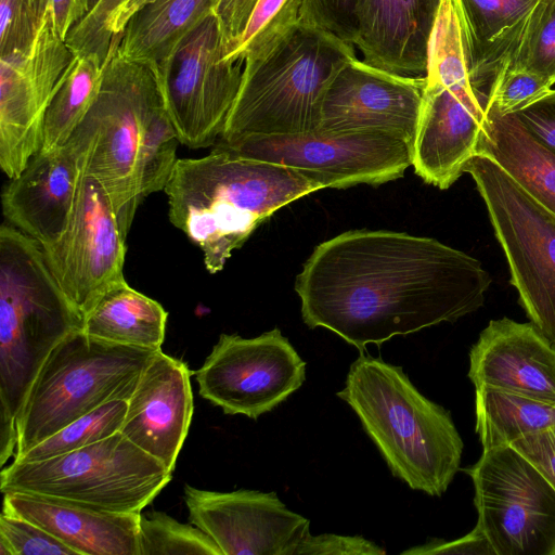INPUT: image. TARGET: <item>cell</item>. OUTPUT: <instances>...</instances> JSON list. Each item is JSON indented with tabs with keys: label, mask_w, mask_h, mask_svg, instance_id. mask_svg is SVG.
Segmentation results:
<instances>
[{
	"label": "cell",
	"mask_w": 555,
	"mask_h": 555,
	"mask_svg": "<svg viewBox=\"0 0 555 555\" xmlns=\"http://www.w3.org/2000/svg\"><path fill=\"white\" fill-rule=\"evenodd\" d=\"M127 0H99L65 39L76 56L93 54L105 64L113 40V21Z\"/></svg>",
	"instance_id": "d590c367"
},
{
	"label": "cell",
	"mask_w": 555,
	"mask_h": 555,
	"mask_svg": "<svg viewBox=\"0 0 555 555\" xmlns=\"http://www.w3.org/2000/svg\"><path fill=\"white\" fill-rule=\"evenodd\" d=\"M218 0H153L128 20L118 53L130 61L159 65L178 43L215 12Z\"/></svg>",
	"instance_id": "4316f807"
},
{
	"label": "cell",
	"mask_w": 555,
	"mask_h": 555,
	"mask_svg": "<svg viewBox=\"0 0 555 555\" xmlns=\"http://www.w3.org/2000/svg\"><path fill=\"white\" fill-rule=\"evenodd\" d=\"M53 26L62 39L87 14L83 0H50Z\"/></svg>",
	"instance_id": "f6af8a7d"
},
{
	"label": "cell",
	"mask_w": 555,
	"mask_h": 555,
	"mask_svg": "<svg viewBox=\"0 0 555 555\" xmlns=\"http://www.w3.org/2000/svg\"><path fill=\"white\" fill-rule=\"evenodd\" d=\"M336 395L358 415L393 476L431 496L447 491L460 469L462 438L450 413L423 396L401 366L360 352Z\"/></svg>",
	"instance_id": "3957f363"
},
{
	"label": "cell",
	"mask_w": 555,
	"mask_h": 555,
	"mask_svg": "<svg viewBox=\"0 0 555 555\" xmlns=\"http://www.w3.org/2000/svg\"><path fill=\"white\" fill-rule=\"evenodd\" d=\"M167 318L158 301L122 280L109 286L83 315L82 331L113 344L162 350Z\"/></svg>",
	"instance_id": "484cf974"
},
{
	"label": "cell",
	"mask_w": 555,
	"mask_h": 555,
	"mask_svg": "<svg viewBox=\"0 0 555 555\" xmlns=\"http://www.w3.org/2000/svg\"><path fill=\"white\" fill-rule=\"evenodd\" d=\"M2 494L3 512L38 525L78 555H140L141 513L98 511L21 492Z\"/></svg>",
	"instance_id": "603a6c76"
},
{
	"label": "cell",
	"mask_w": 555,
	"mask_h": 555,
	"mask_svg": "<svg viewBox=\"0 0 555 555\" xmlns=\"http://www.w3.org/2000/svg\"><path fill=\"white\" fill-rule=\"evenodd\" d=\"M550 80L521 69L504 72L492 85L488 102L503 115L515 114L553 89Z\"/></svg>",
	"instance_id": "74e56055"
},
{
	"label": "cell",
	"mask_w": 555,
	"mask_h": 555,
	"mask_svg": "<svg viewBox=\"0 0 555 555\" xmlns=\"http://www.w3.org/2000/svg\"><path fill=\"white\" fill-rule=\"evenodd\" d=\"M178 143L175 126L162 104L150 117L139 145L137 181L140 201L166 188L178 162Z\"/></svg>",
	"instance_id": "f546056e"
},
{
	"label": "cell",
	"mask_w": 555,
	"mask_h": 555,
	"mask_svg": "<svg viewBox=\"0 0 555 555\" xmlns=\"http://www.w3.org/2000/svg\"><path fill=\"white\" fill-rule=\"evenodd\" d=\"M475 415L483 451L555 426V404L487 385L475 386Z\"/></svg>",
	"instance_id": "83f0119b"
},
{
	"label": "cell",
	"mask_w": 555,
	"mask_h": 555,
	"mask_svg": "<svg viewBox=\"0 0 555 555\" xmlns=\"http://www.w3.org/2000/svg\"><path fill=\"white\" fill-rule=\"evenodd\" d=\"M385 550L362 537L310 534L299 555H384Z\"/></svg>",
	"instance_id": "ab89813d"
},
{
	"label": "cell",
	"mask_w": 555,
	"mask_h": 555,
	"mask_svg": "<svg viewBox=\"0 0 555 555\" xmlns=\"http://www.w3.org/2000/svg\"><path fill=\"white\" fill-rule=\"evenodd\" d=\"M354 51L334 34L299 22L261 57L244 63L218 141L318 131L325 92Z\"/></svg>",
	"instance_id": "5b68a950"
},
{
	"label": "cell",
	"mask_w": 555,
	"mask_h": 555,
	"mask_svg": "<svg viewBox=\"0 0 555 555\" xmlns=\"http://www.w3.org/2000/svg\"><path fill=\"white\" fill-rule=\"evenodd\" d=\"M83 330V315L54 278L42 247L0 228V416L15 420L50 352Z\"/></svg>",
	"instance_id": "277c9868"
},
{
	"label": "cell",
	"mask_w": 555,
	"mask_h": 555,
	"mask_svg": "<svg viewBox=\"0 0 555 555\" xmlns=\"http://www.w3.org/2000/svg\"><path fill=\"white\" fill-rule=\"evenodd\" d=\"M244 62L227 57L215 12L156 66L166 111L180 143L205 149L220 139L237 96Z\"/></svg>",
	"instance_id": "8fae6325"
},
{
	"label": "cell",
	"mask_w": 555,
	"mask_h": 555,
	"mask_svg": "<svg viewBox=\"0 0 555 555\" xmlns=\"http://www.w3.org/2000/svg\"><path fill=\"white\" fill-rule=\"evenodd\" d=\"M0 555H78L38 525L7 512L0 516Z\"/></svg>",
	"instance_id": "8d00e7d4"
},
{
	"label": "cell",
	"mask_w": 555,
	"mask_h": 555,
	"mask_svg": "<svg viewBox=\"0 0 555 555\" xmlns=\"http://www.w3.org/2000/svg\"><path fill=\"white\" fill-rule=\"evenodd\" d=\"M217 143L244 157L291 167L323 189L379 185L401 178L412 165V144L385 131L248 135Z\"/></svg>",
	"instance_id": "4fadbf2b"
},
{
	"label": "cell",
	"mask_w": 555,
	"mask_h": 555,
	"mask_svg": "<svg viewBox=\"0 0 555 555\" xmlns=\"http://www.w3.org/2000/svg\"><path fill=\"white\" fill-rule=\"evenodd\" d=\"M194 374L198 393L224 414L257 420L302 386L306 362L275 327L251 338L221 334Z\"/></svg>",
	"instance_id": "5bb4252c"
},
{
	"label": "cell",
	"mask_w": 555,
	"mask_h": 555,
	"mask_svg": "<svg viewBox=\"0 0 555 555\" xmlns=\"http://www.w3.org/2000/svg\"><path fill=\"white\" fill-rule=\"evenodd\" d=\"M441 0H359L354 47L363 61L406 77H424Z\"/></svg>",
	"instance_id": "7402d4cb"
},
{
	"label": "cell",
	"mask_w": 555,
	"mask_h": 555,
	"mask_svg": "<svg viewBox=\"0 0 555 555\" xmlns=\"http://www.w3.org/2000/svg\"><path fill=\"white\" fill-rule=\"evenodd\" d=\"M468 377L555 404V345L531 322L491 320L469 351Z\"/></svg>",
	"instance_id": "44dd1931"
},
{
	"label": "cell",
	"mask_w": 555,
	"mask_h": 555,
	"mask_svg": "<svg viewBox=\"0 0 555 555\" xmlns=\"http://www.w3.org/2000/svg\"><path fill=\"white\" fill-rule=\"evenodd\" d=\"M424 77L412 166L426 183L447 190L476 155L488 103V95L473 85L463 22L452 8L437 15Z\"/></svg>",
	"instance_id": "8992f818"
},
{
	"label": "cell",
	"mask_w": 555,
	"mask_h": 555,
	"mask_svg": "<svg viewBox=\"0 0 555 555\" xmlns=\"http://www.w3.org/2000/svg\"><path fill=\"white\" fill-rule=\"evenodd\" d=\"M320 189L302 171L216 143L203 157L178 158L164 192L170 222L201 248L214 274L278 209Z\"/></svg>",
	"instance_id": "7a4b0ae2"
},
{
	"label": "cell",
	"mask_w": 555,
	"mask_h": 555,
	"mask_svg": "<svg viewBox=\"0 0 555 555\" xmlns=\"http://www.w3.org/2000/svg\"><path fill=\"white\" fill-rule=\"evenodd\" d=\"M128 400H115L75 420L13 460L41 461L75 451L120 430Z\"/></svg>",
	"instance_id": "4dcf8cb0"
},
{
	"label": "cell",
	"mask_w": 555,
	"mask_h": 555,
	"mask_svg": "<svg viewBox=\"0 0 555 555\" xmlns=\"http://www.w3.org/2000/svg\"><path fill=\"white\" fill-rule=\"evenodd\" d=\"M476 155L495 162L534 201L555 216V151L538 140L514 115L490 102Z\"/></svg>",
	"instance_id": "d4e9b609"
},
{
	"label": "cell",
	"mask_w": 555,
	"mask_h": 555,
	"mask_svg": "<svg viewBox=\"0 0 555 555\" xmlns=\"http://www.w3.org/2000/svg\"><path fill=\"white\" fill-rule=\"evenodd\" d=\"M151 1L153 0H127V2L121 7L113 21L114 35L120 36L132 14Z\"/></svg>",
	"instance_id": "bcb514c9"
},
{
	"label": "cell",
	"mask_w": 555,
	"mask_h": 555,
	"mask_svg": "<svg viewBox=\"0 0 555 555\" xmlns=\"http://www.w3.org/2000/svg\"><path fill=\"white\" fill-rule=\"evenodd\" d=\"M358 5L359 0H304L300 22L354 46L359 31Z\"/></svg>",
	"instance_id": "f35d334b"
},
{
	"label": "cell",
	"mask_w": 555,
	"mask_h": 555,
	"mask_svg": "<svg viewBox=\"0 0 555 555\" xmlns=\"http://www.w3.org/2000/svg\"><path fill=\"white\" fill-rule=\"evenodd\" d=\"M473 85L489 94L526 37L541 0H457Z\"/></svg>",
	"instance_id": "cb8c5ba5"
},
{
	"label": "cell",
	"mask_w": 555,
	"mask_h": 555,
	"mask_svg": "<svg viewBox=\"0 0 555 555\" xmlns=\"http://www.w3.org/2000/svg\"><path fill=\"white\" fill-rule=\"evenodd\" d=\"M75 57L50 10L28 51L0 56V166L10 179L40 151L46 111Z\"/></svg>",
	"instance_id": "9a60e30c"
},
{
	"label": "cell",
	"mask_w": 555,
	"mask_h": 555,
	"mask_svg": "<svg viewBox=\"0 0 555 555\" xmlns=\"http://www.w3.org/2000/svg\"><path fill=\"white\" fill-rule=\"evenodd\" d=\"M539 75L555 85V0H541L526 37L507 68Z\"/></svg>",
	"instance_id": "836d02e7"
},
{
	"label": "cell",
	"mask_w": 555,
	"mask_h": 555,
	"mask_svg": "<svg viewBox=\"0 0 555 555\" xmlns=\"http://www.w3.org/2000/svg\"><path fill=\"white\" fill-rule=\"evenodd\" d=\"M83 177L77 153L66 143L40 150L2 192V211L11 225L42 248L65 232Z\"/></svg>",
	"instance_id": "ffe728a7"
},
{
	"label": "cell",
	"mask_w": 555,
	"mask_h": 555,
	"mask_svg": "<svg viewBox=\"0 0 555 555\" xmlns=\"http://www.w3.org/2000/svg\"><path fill=\"white\" fill-rule=\"evenodd\" d=\"M464 172L487 207L519 304L555 345V216L487 156H473Z\"/></svg>",
	"instance_id": "30bf717a"
},
{
	"label": "cell",
	"mask_w": 555,
	"mask_h": 555,
	"mask_svg": "<svg viewBox=\"0 0 555 555\" xmlns=\"http://www.w3.org/2000/svg\"><path fill=\"white\" fill-rule=\"evenodd\" d=\"M119 40L120 36L114 38L98 95L67 144L80 157L83 176L101 185L129 232L141 203L137 181L140 141L164 100L156 66L122 57Z\"/></svg>",
	"instance_id": "52a82bcc"
},
{
	"label": "cell",
	"mask_w": 555,
	"mask_h": 555,
	"mask_svg": "<svg viewBox=\"0 0 555 555\" xmlns=\"http://www.w3.org/2000/svg\"><path fill=\"white\" fill-rule=\"evenodd\" d=\"M409 555H438V554H478V555H494L492 547L483 533L477 526L465 534L464 537L453 540L444 541L434 539L427 543L411 547L401 553Z\"/></svg>",
	"instance_id": "7bdbcfd3"
},
{
	"label": "cell",
	"mask_w": 555,
	"mask_h": 555,
	"mask_svg": "<svg viewBox=\"0 0 555 555\" xmlns=\"http://www.w3.org/2000/svg\"><path fill=\"white\" fill-rule=\"evenodd\" d=\"M304 0H257L246 27L227 57L253 62L299 22Z\"/></svg>",
	"instance_id": "1f68e13d"
},
{
	"label": "cell",
	"mask_w": 555,
	"mask_h": 555,
	"mask_svg": "<svg viewBox=\"0 0 555 555\" xmlns=\"http://www.w3.org/2000/svg\"><path fill=\"white\" fill-rule=\"evenodd\" d=\"M463 470L494 555H555V489L524 455L511 446L482 451Z\"/></svg>",
	"instance_id": "7c38bea8"
},
{
	"label": "cell",
	"mask_w": 555,
	"mask_h": 555,
	"mask_svg": "<svg viewBox=\"0 0 555 555\" xmlns=\"http://www.w3.org/2000/svg\"><path fill=\"white\" fill-rule=\"evenodd\" d=\"M50 10V0H0V56L28 51Z\"/></svg>",
	"instance_id": "e575fe53"
},
{
	"label": "cell",
	"mask_w": 555,
	"mask_h": 555,
	"mask_svg": "<svg viewBox=\"0 0 555 555\" xmlns=\"http://www.w3.org/2000/svg\"><path fill=\"white\" fill-rule=\"evenodd\" d=\"M514 115L538 140L555 151V89Z\"/></svg>",
	"instance_id": "b9f144b4"
},
{
	"label": "cell",
	"mask_w": 555,
	"mask_h": 555,
	"mask_svg": "<svg viewBox=\"0 0 555 555\" xmlns=\"http://www.w3.org/2000/svg\"><path fill=\"white\" fill-rule=\"evenodd\" d=\"M139 539L140 555H222L202 529L164 512L141 515Z\"/></svg>",
	"instance_id": "d6a6232c"
},
{
	"label": "cell",
	"mask_w": 555,
	"mask_h": 555,
	"mask_svg": "<svg viewBox=\"0 0 555 555\" xmlns=\"http://www.w3.org/2000/svg\"><path fill=\"white\" fill-rule=\"evenodd\" d=\"M490 284L479 260L436 238L353 230L315 246L295 291L308 327L363 352L477 311Z\"/></svg>",
	"instance_id": "6da1fadb"
},
{
	"label": "cell",
	"mask_w": 555,
	"mask_h": 555,
	"mask_svg": "<svg viewBox=\"0 0 555 555\" xmlns=\"http://www.w3.org/2000/svg\"><path fill=\"white\" fill-rule=\"evenodd\" d=\"M511 447L524 455L555 489V426L525 436Z\"/></svg>",
	"instance_id": "60d3db41"
},
{
	"label": "cell",
	"mask_w": 555,
	"mask_h": 555,
	"mask_svg": "<svg viewBox=\"0 0 555 555\" xmlns=\"http://www.w3.org/2000/svg\"><path fill=\"white\" fill-rule=\"evenodd\" d=\"M425 77H406L375 67L357 56L338 70L321 109L320 131H385L413 142Z\"/></svg>",
	"instance_id": "ac0fdd59"
},
{
	"label": "cell",
	"mask_w": 555,
	"mask_h": 555,
	"mask_svg": "<svg viewBox=\"0 0 555 555\" xmlns=\"http://www.w3.org/2000/svg\"><path fill=\"white\" fill-rule=\"evenodd\" d=\"M127 234L105 191L83 176L65 232L42 248L54 278L82 315L109 286L125 280Z\"/></svg>",
	"instance_id": "2e32d148"
},
{
	"label": "cell",
	"mask_w": 555,
	"mask_h": 555,
	"mask_svg": "<svg viewBox=\"0 0 555 555\" xmlns=\"http://www.w3.org/2000/svg\"><path fill=\"white\" fill-rule=\"evenodd\" d=\"M257 0H218L215 13L219 20L227 55L244 31Z\"/></svg>",
	"instance_id": "ee69618b"
},
{
	"label": "cell",
	"mask_w": 555,
	"mask_h": 555,
	"mask_svg": "<svg viewBox=\"0 0 555 555\" xmlns=\"http://www.w3.org/2000/svg\"><path fill=\"white\" fill-rule=\"evenodd\" d=\"M104 341L82 330L48 356L16 417L15 457L75 420L115 400H128L156 352Z\"/></svg>",
	"instance_id": "ba28073f"
},
{
	"label": "cell",
	"mask_w": 555,
	"mask_h": 555,
	"mask_svg": "<svg viewBox=\"0 0 555 555\" xmlns=\"http://www.w3.org/2000/svg\"><path fill=\"white\" fill-rule=\"evenodd\" d=\"M99 0H83L87 13L98 3Z\"/></svg>",
	"instance_id": "7dc6e473"
},
{
	"label": "cell",
	"mask_w": 555,
	"mask_h": 555,
	"mask_svg": "<svg viewBox=\"0 0 555 555\" xmlns=\"http://www.w3.org/2000/svg\"><path fill=\"white\" fill-rule=\"evenodd\" d=\"M188 365L157 351L128 399L120 433L173 472L193 415Z\"/></svg>",
	"instance_id": "d6986e66"
},
{
	"label": "cell",
	"mask_w": 555,
	"mask_h": 555,
	"mask_svg": "<svg viewBox=\"0 0 555 555\" xmlns=\"http://www.w3.org/2000/svg\"><path fill=\"white\" fill-rule=\"evenodd\" d=\"M189 520L222 555H299L310 520L292 512L274 492L203 490L185 485Z\"/></svg>",
	"instance_id": "e0dca14e"
},
{
	"label": "cell",
	"mask_w": 555,
	"mask_h": 555,
	"mask_svg": "<svg viewBox=\"0 0 555 555\" xmlns=\"http://www.w3.org/2000/svg\"><path fill=\"white\" fill-rule=\"evenodd\" d=\"M104 67L93 54L75 57L46 111L40 150L67 143L98 95Z\"/></svg>",
	"instance_id": "f1b7e54d"
},
{
	"label": "cell",
	"mask_w": 555,
	"mask_h": 555,
	"mask_svg": "<svg viewBox=\"0 0 555 555\" xmlns=\"http://www.w3.org/2000/svg\"><path fill=\"white\" fill-rule=\"evenodd\" d=\"M171 477L158 460L117 431L47 460H13L1 468L0 490L60 499L104 512L141 513Z\"/></svg>",
	"instance_id": "9c48e42d"
}]
</instances>
